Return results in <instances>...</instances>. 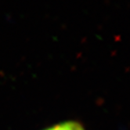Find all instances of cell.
<instances>
[{
	"mask_svg": "<svg viewBox=\"0 0 130 130\" xmlns=\"http://www.w3.org/2000/svg\"><path fill=\"white\" fill-rule=\"evenodd\" d=\"M43 130H86L81 123L75 121H66V122L56 124Z\"/></svg>",
	"mask_w": 130,
	"mask_h": 130,
	"instance_id": "6da1fadb",
	"label": "cell"
}]
</instances>
